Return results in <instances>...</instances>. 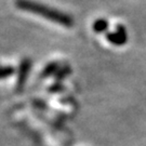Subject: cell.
Returning a JSON list of instances; mask_svg holds the SVG:
<instances>
[{
	"label": "cell",
	"instance_id": "8992f818",
	"mask_svg": "<svg viewBox=\"0 0 146 146\" xmlns=\"http://www.w3.org/2000/svg\"><path fill=\"white\" fill-rule=\"evenodd\" d=\"M14 73H15V68L13 67V66H10V65L0 66V80L10 77Z\"/></svg>",
	"mask_w": 146,
	"mask_h": 146
},
{
	"label": "cell",
	"instance_id": "277c9868",
	"mask_svg": "<svg viewBox=\"0 0 146 146\" xmlns=\"http://www.w3.org/2000/svg\"><path fill=\"white\" fill-rule=\"evenodd\" d=\"M61 68V65L58 62H51L49 63L46 67L43 68L41 75H40V78H47L51 75H55L58 72V69Z\"/></svg>",
	"mask_w": 146,
	"mask_h": 146
},
{
	"label": "cell",
	"instance_id": "5b68a950",
	"mask_svg": "<svg viewBox=\"0 0 146 146\" xmlns=\"http://www.w3.org/2000/svg\"><path fill=\"white\" fill-rule=\"evenodd\" d=\"M108 22L106 21L105 19H98L96 21L93 23V31L95 33H104L107 31L108 28Z\"/></svg>",
	"mask_w": 146,
	"mask_h": 146
},
{
	"label": "cell",
	"instance_id": "6da1fadb",
	"mask_svg": "<svg viewBox=\"0 0 146 146\" xmlns=\"http://www.w3.org/2000/svg\"><path fill=\"white\" fill-rule=\"evenodd\" d=\"M15 5L21 10L42 16L48 21L53 22L55 24H60L62 26L72 27L74 25V19L69 14L51 7L39 3L34 0H16Z\"/></svg>",
	"mask_w": 146,
	"mask_h": 146
},
{
	"label": "cell",
	"instance_id": "7a4b0ae2",
	"mask_svg": "<svg viewBox=\"0 0 146 146\" xmlns=\"http://www.w3.org/2000/svg\"><path fill=\"white\" fill-rule=\"evenodd\" d=\"M31 68V62L29 58L22 60L21 64H20V67H19V72H17V82H16V89H17V91H22V89L24 88Z\"/></svg>",
	"mask_w": 146,
	"mask_h": 146
},
{
	"label": "cell",
	"instance_id": "3957f363",
	"mask_svg": "<svg viewBox=\"0 0 146 146\" xmlns=\"http://www.w3.org/2000/svg\"><path fill=\"white\" fill-rule=\"evenodd\" d=\"M106 38L110 43H113L115 46H122L128 40V34H127L125 28L122 25H117L116 31L108 33L106 35Z\"/></svg>",
	"mask_w": 146,
	"mask_h": 146
},
{
	"label": "cell",
	"instance_id": "ba28073f",
	"mask_svg": "<svg viewBox=\"0 0 146 146\" xmlns=\"http://www.w3.org/2000/svg\"><path fill=\"white\" fill-rule=\"evenodd\" d=\"M62 89H63V87L61 86V84H54V86H52L51 88H50V91L51 92H56V91H62Z\"/></svg>",
	"mask_w": 146,
	"mask_h": 146
},
{
	"label": "cell",
	"instance_id": "52a82bcc",
	"mask_svg": "<svg viewBox=\"0 0 146 146\" xmlns=\"http://www.w3.org/2000/svg\"><path fill=\"white\" fill-rule=\"evenodd\" d=\"M70 74V67L66 65V66H61V68L58 69V72L55 74V77L58 80H62V79L66 78L68 75Z\"/></svg>",
	"mask_w": 146,
	"mask_h": 146
}]
</instances>
